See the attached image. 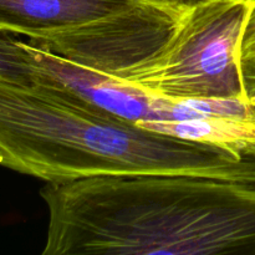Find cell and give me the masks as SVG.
I'll return each mask as SVG.
<instances>
[{"mask_svg":"<svg viewBox=\"0 0 255 255\" xmlns=\"http://www.w3.org/2000/svg\"><path fill=\"white\" fill-rule=\"evenodd\" d=\"M44 255H255V186L176 174L46 183Z\"/></svg>","mask_w":255,"mask_h":255,"instance_id":"cell-1","label":"cell"},{"mask_svg":"<svg viewBox=\"0 0 255 255\" xmlns=\"http://www.w3.org/2000/svg\"><path fill=\"white\" fill-rule=\"evenodd\" d=\"M254 144L178 138L100 111L54 87L0 79V164L46 183L176 174L255 186Z\"/></svg>","mask_w":255,"mask_h":255,"instance_id":"cell-2","label":"cell"},{"mask_svg":"<svg viewBox=\"0 0 255 255\" xmlns=\"http://www.w3.org/2000/svg\"><path fill=\"white\" fill-rule=\"evenodd\" d=\"M255 0L193 5L157 54L116 77L174 102L234 100L251 104L241 46Z\"/></svg>","mask_w":255,"mask_h":255,"instance_id":"cell-3","label":"cell"},{"mask_svg":"<svg viewBox=\"0 0 255 255\" xmlns=\"http://www.w3.org/2000/svg\"><path fill=\"white\" fill-rule=\"evenodd\" d=\"M193 5H144L36 44L70 61L117 76L157 54Z\"/></svg>","mask_w":255,"mask_h":255,"instance_id":"cell-4","label":"cell"},{"mask_svg":"<svg viewBox=\"0 0 255 255\" xmlns=\"http://www.w3.org/2000/svg\"><path fill=\"white\" fill-rule=\"evenodd\" d=\"M36 85L60 90L95 109L133 124L211 119L204 101L174 102L112 75L72 62L30 40Z\"/></svg>","mask_w":255,"mask_h":255,"instance_id":"cell-5","label":"cell"},{"mask_svg":"<svg viewBox=\"0 0 255 255\" xmlns=\"http://www.w3.org/2000/svg\"><path fill=\"white\" fill-rule=\"evenodd\" d=\"M203 0H0V29L42 42L144 5Z\"/></svg>","mask_w":255,"mask_h":255,"instance_id":"cell-6","label":"cell"},{"mask_svg":"<svg viewBox=\"0 0 255 255\" xmlns=\"http://www.w3.org/2000/svg\"><path fill=\"white\" fill-rule=\"evenodd\" d=\"M0 79L22 86H35L37 72L27 51V42L0 29Z\"/></svg>","mask_w":255,"mask_h":255,"instance_id":"cell-7","label":"cell"},{"mask_svg":"<svg viewBox=\"0 0 255 255\" xmlns=\"http://www.w3.org/2000/svg\"><path fill=\"white\" fill-rule=\"evenodd\" d=\"M255 61V5L251 12L241 46V62Z\"/></svg>","mask_w":255,"mask_h":255,"instance_id":"cell-8","label":"cell"},{"mask_svg":"<svg viewBox=\"0 0 255 255\" xmlns=\"http://www.w3.org/2000/svg\"><path fill=\"white\" fill-rule=\"evenodd\" d=\"M242 74L247 96L252 104L255 102V61L242 62Z\"/></svg>","mask_w":255,"mask_h":255,"instance_id":"cell-9","label":"cell"},{"mask_svg":"<svg viewBox=\"0 0 255 255\" xmlns=\"http://www.w3.org/2000/svg\"><path fill=\"white\" fill-rule=\"evenodd\" d=\"M251 120L255 124V102L251 104Z\"/></svg>","mask_w":255,"mask_h":255,"instance_id":"cell-10","label":"cell"}]
</instances>
